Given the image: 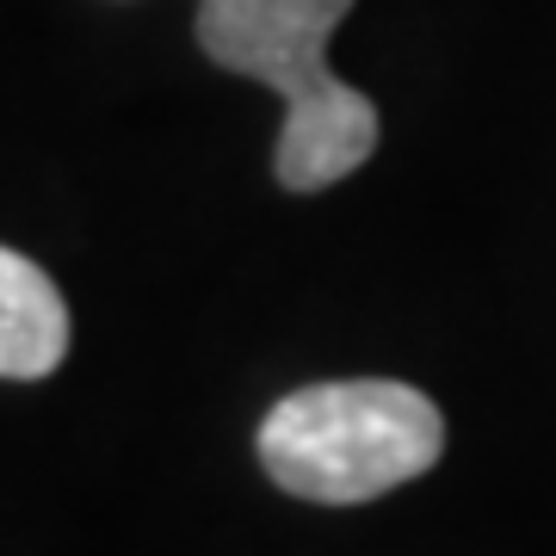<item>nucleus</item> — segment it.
<instances>
[{
	"instance_id": "f03ea898",
	"label": "nucleus",
	"mask_w": 556,
	"mask_h": 556,
	"mask_svg": "<svg viewBox=\"0 0 556 556\" xmlns=\"http://www.w3.org/2000/svg\"><path fill=\"white\" fill-rule=\"evenodd\" d=\"M445 452V420L415 383H309L260 420V464L285 495L353 507L427 477Z\"/></svg>"
},
{
	"instance_id": "f257e3e1",
	"label": "nucleus",
	"mask_w": 556,
	"mask_h": 556,
	"mask_svg": "<svg viewBox=\"0 0 556 556\" xmlns=\"http://www.w3.org/2000/svg\"><path fill=\"white\" fill-rule=\"evenodd\" d=\"M353 13V0H204V56L285 93V130L273 174L291 192H321L358 174L378 149V105L358 87L328 75V38Z\"/></svg>"
},
{
	"instance_id": "7ed1b4c3",
	"label": "nucleus",
	"mask_w": 556,
	"mask_h": 556,
	"mask_svg": "<svg viewBox=\"0 0 556 556\" xmlns=\"http://www.w3.org/2000/svg\"><path fill=\"white\" fill-rule=\"evenodd\" d=\"M68 358V303L38 260L0 248V378H50Z\"/></svg>"
}]
</instances>
